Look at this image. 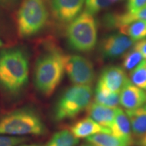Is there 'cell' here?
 Masks as SVG:
<instances>
[{
  "label": "cell",
  "mask_w": 146,
  "mask_h": 146,
  "mask_svg": "<svg viewBox=\"0 0 146 146\" xmlns=\"http://www.w3.org/2000/svg\"><path fill=\"white\" fill-rule=\"evenodd\" d=\"M29 58L22 47L0 50V89L5 96L16 98L29 81Z\"/></svg>",
  "instance_id": "6da1fadb"
},
{
  "label": "cell",
  "mask_w": 146,
  "mask_h": 146,
  "mask_svg": "<svg viewBox=\"0 0 146 146\" xmlns=\"http://www.w3.org/2000/svg\"><path fill=\"white\" fill-rule=\"evenodd\" d=\"M64 57L54 45L45 47L36 58L34 67L35 87L41 95L50 97L59 86L65 72Z\"/></svg>",
  "instance_id": "7a4b0ae2"
},
{
  "label": "cell",
  "mask_w": 146,
  "mask_h": 146,
  "mask_svg": "<svg viewBox=\"0 0 146 146\" xmlns=\"http://www.w3.org/2000/svg\"><path fill=\"white\" fill-rule=\"evenodd\" d=\"M46 132V127L40 115L31 108H20L0 117V135L41 136Z\"/></svg>",
  "instance_id": "3957f363"
},
{
  "label": "cell",
  "mask_w": 146,
  "mask_h": 146,
  "mask_svg": "<svg viewBox=\"0 0 146 146\" xmlns=\"http://www.w3.org/2000/svg\"><path fill=\"white\" fill-rule=\"evenodd\" d=\"M48 0H21L16 14V29L21 38L32 37L47 26L50 18Z\"/></svg>",
  "instance_id": "277c9868"
},
{
  "label": "cell",
  "mask_w": 146,
  "mask_h": 146,
  "mask_svg": "<svg viewBox=\"0 0 146 146\" xmlns=\"http://www.w3.org/2000/svg\"><path fill=\"white\" fill-rule=\"evenodd\" d=\"M66 39L72 50L90 52L98 42V23L92 14L84 11L68 24Z\"/></svg>",
  "instance_id": "5b68a950"
},
{
  "label": "cell",
  "mask_w": 146,
  "mask_h": 146,
  "mask_svg": "<svg viewBox=\"0 0 146 146\" xmlns=\"http://www.w3.org/2000/svg\"><path fill=\"white\" fill-rule=\"evenodd\" d=\"M93 89L89 85H74L61 95L54 108L56 121L72 119L85 110L91 102Z\"/></svg>",
  "instance_id": "8992f818"
},
{
  "label": "cell",
  "mask_w": 146,
  "mask_h": 146,
  "mask_svg": "<svg viewBox=\"0 0 146 146\" xmlns=\"http://www.w3.org/2000/svg\"><path fill=\"white\" fill-rule=\"evenodd\" d=\"M65 72L70 81L77 85L91 86L95 78L94 65L80 55H65Z\"/></svg>",
  "instance_id": "52a82bcc"
},
{
  "label": "cell",
  "mask_w": 146,
  "mask_h": 146,
  "mask_svg": "<svg viewBox=\"0 0 146 146\" xmlns=\"http://www.w3.org/2000/svg\"><path fill=\"white\" fill-rule=\"evenodd\" d=\"M133 43L130 38L120 33L111 34L100 41L98 50L104 59H115L125 54Z\"/></svg>",
  "instance_id": "ba28073f"
},
{
  "label": "cell",
  "mask_w": 146,
  "mask_h": 146,
  "mask_svg": "<svg viewBox=\"0 0 146 146\" xmlns=\"http://www.w3.org/2000/svg\"><path fill=\"white\" fill-rule=\"evenodd\" d=\"M52 15L60 23L69 24L81 13L85 0H48Z\"/></svg>",
  "instance_id": "9c48e42d"
},
{
  "label": "cell",
  "mask_w": 146,
  "mask_h": 146,
  "mask_svg": "<svg viewBox=\"0 0 146 146\" xmlns=\"http://www.w3.org/2000/svg\"><path fill=\"white\" fill-rule=\"evenodd\" d=\"M128 78L125 70L122 67L110 66L104 68L100 73L96 87L120 94Z\"/></svg>",
  "instance_id": "30bf717a"
},
{
  "label": "cell",
  "mask_w": 146,
  "mask_h": 146,
  "mask_svg": "<svg viewBox=\"0 0 146 146\" xmlns=\"http://www.w3.org/2000/svg\"><path fill=\"white\" fill-rule=\"evenodd\" d=\"M146 103V91L139 88L128 78L119 94V104L126 110L143 106Z\"/></svg>",
  "instance_id": "8fae6325"
},
{
  "label": "cell",
  "mask_w": 146,
  "mask_h": 146,
  "mask_svg": "<svg viewBox=\"0 0 146 146\" xmlns=\"http://www.w3.org/2000/svg\"><path fill=\"white\" fill-rule=\"evenodd\" d=\"M146 21V6L134 13L125 12L122 13L112 12L104 16L102 24L104 28L108 30L120 29L135 21Z\"/></svg>",
  "instance_id": "7c38bea8"
},
{
  "label": "cell",
  "mask_w": 146,
  "mask_h": 146,
  "mask_svg": "<svg viewBox=\"0 0 146 146\" xmlns=\"http://www.w3.org/2000/svg\"><path fill=\"white\" fill-rule=\"evenodd\" d=\"M110 130L112 135L127 142L129 145L133 144V136L130 121L125 112L120 108H116L114 121Z\"/></svg>",
  "instance_id": "4fadbf2b"
},
{
  "label": "cell",
  "mask_w": 146,
  "mask_h": 146,
  "mask_svg": "<svg viewBox=\"0 0 146 146\" xmlns=\"http://www.w3.org/2000/svg\"><path fill=\"white\" fill-rule=\"evenodd\" d=\"M116 110V108L108 107L96 102H91L86 109L89 117L102 127L108 129H110L114 121Z\"/></svg>",
  "instance_id": "5bb4252c"
},
{
  "label": "cell",
  "mask_w": 146,
  "mask_h": 146,
  "mask_svg": "<svg viewBox=\"0 0 146 146\" xmlns=\"http://www.w3.org/2000/svg\"><path fill=\"white\" fill-rule=\"evenodd\" d=\"M70 131L78 139L87 138L98 133H110V129L102 127L89 116L73 124L70 128Z\"/></svg>",
  "instance_id": "9a60e30c"
},
{
  "label": "cell",
  "mask_w": 146,
  "mask_h": 146,
  "mask_svg": "<svg viewBox=\"0 0 146 146\" xmlns=\"http://www.w3.org/2000/svg\"><path fill=\"white\" fill-rule=\"evenodd\" d=\"M126 114L130 121L133 136L137 140L146 135V107L126 110Z\"/></svg>",
  "instance_id": "2e32d148"
},
{
  "label": "cell",
  "mask_w": 146,
  "mask_h": 146,
  "mask_svg": "<svg viewBox=\"0 0 146 146\" xmlns=\"http://www.w3.org/2000/svg\"><path fill=\"white\" fill-rule=\"evenodd\" d=\"M120 33L127 36L133 42L146 39V21L139 20L119 29Z\"/></svg>",
  "instance_id": "e0dca14e"
},
{
  "label": "cell",
  "mask_w": 146,
  "mask_h": 146,
  "mask_svg": "<svg viewBox=\"0 0 146 146\" xmlns=\"http://www.w3.org/2000/svg\"><path fill=\"white\" fill-rule=\"evenodd\" d=\"M86 141L94 146H130L110 133H98L86 138Z\"/></svg>",
  "instance_id": "ac0fdd59"
},
{
  "label": "cell",
  "mask_w": 146,
  "mask_h": 146,
  "mask_svg": "<svg viewBox=\"0 0 146 146\" xmlns=\"http://www.w3.org/2000/svg\"><path fill=\"white\" fill-rule=\"evenodd\" d=\"M78 142V139L73 135L70 131L65 129L55 133L43 146H76Z\"/></svg>",
  "instance_id": "d6986e66"
},
{
  "label": "cell",
  "mask_w": 146,
  "mask_h": 146,
  "mask_svg": "<svg viewBox=\"0 0 146 146\" xmlns=\"http://www.w3.org/2000/svg\"><path fill=\"white\" fill-rule=\"evenodd\" d=\"M94 102L108 107L117 108L119 104V94L96 87Z\"/></svg>",
  "instance_id": "ffe728a7"
},
{
  "label": "cell",
  "mask_w": 146,
  "mask_h": 146,
  "mask_svg": "<svg viewBox=\"0 0 146 146\" xmlns=\"http://www.w3.org/2000/svg\"><path fill=\"white\" fill-rule=\"evenodd\" d=\"M131 83L139 88L146 91V60H143L130 72Z\"/></svg>",
  "instance_id": "44dd1931"
},
{
  "label": "cell",
  "mask_w": 146,
  "mask_h": 146,
  "mask_svg": "<svg viewBox=\"0 0 146 146\" xmlns=\"http://www.w3.org/2000/svg\"><path fill=\"white\" fill-rule=\"evenodd\" d=\"M120 1L122 0H85V12L94 15Z\"/></svg>",
  "instance_id": "7402d4cb"
},
{
  "label": "cell",
  "mask_w": 146,
  "mask_h": 146,
  "mask_svg": "<svg viewBox=\"0 0 146 146\" xmlns=\"http://www.w3.org/2000/svg\"><path fill=\"white\" fill-rule=\"evenodd\" d=\"M143 60L141 54L133 48L123 55V68L125 70H132Z\"/></svg>",
  "instance_id": "603a6c76"
},
{
  "label": "cell",
  "mask_w": 146,
  "mask_h": 146,
  "mask_svg": "<svg viewBox=\"0 0 146 146\" xmlns=\"http://www.w3.org/2000/svg\"><path fill=\"white\" fill-rule=\"evenodd\" d=\"M27 139L23 137H13L0 135V146H16L26 142Z\"/></svg>",
  "instance_id": "cb8c5ba5"
},
{
  "label": "cell",
  "mask_w": 146,
  "mask_h": 146,
  "mask_svg": "<svg viewBox=\"0 0 146 146\" xmlns=\"http://www.w3.org/2000/svg\"><path fill=\"white\" fill-rule=\"evenodd\" d=\"M146 6V0H127V12L134 13Z\"/></svg>",
  "instance_id": "d4e9b609"
},
{
  "label": "cell",
  "mask_w": 146,
  "mask_h": 146,
  "mask_svg": "<svg viewBox=\"0 0 146 146\" xmlns=\"http://www.w3.org/2000/svg\"><path fill=\"white\" fill-rule=\"evenodd\" d=\"M133 49L139 52L143 59L146 60V39L137 42L133 47Z\"/></svg>",
  "instance_id": "484cf974"
},
{
  "label": "cell",
  "mask_w": 146,
  "mask_h": 146,
  "mask_svg": "<svg viewBox=\"0 0 146 146\" xmlns=\"http://www.w3.org/2000/svg\"><path fill=\"white\" fill-rule=\"evenodd\" d=\"M21 0H0V7L6 9L12 10L18 4Z\"/></svg>",
  "instance_id": "4316f807"
},
{
  "label": "cell",
  "mask_w": 146,
  "mask_h": 146,
  "mask_svg": "<svg viewBox=\"0 0 146 146\" xmlns=\"http://www.w3.org/2000/svg\"><path fill=\"white\" fill-rule=\"evenodd\" d=\"M4 23H5V21H3V16H1V12H0V35H2L3 33V30L5 28L4 25H3Z\"/></svg>",
  "instance_id": "83f0119b"
},
{
  "label": "cell",
  "mask_w": 146,
  "mask_h": 146,
  "mask_svg": "<svg viewBox=\"0 0 146 146\" xmlns=\"http://www.w3.org/2000/svg\"><path fill=\"white\" fill-rule=\"evenodd\" d=\"M138 145L139 146H146V135L138 140Z\"/></svg>",
  "instance_id": "f1b7e54d"
},
{
  "label": "cell",
  "mask_w": 146,
  "mask_h": 146,
  "mask_svg": "<svg viewBox=\"0 0 146 146\" xmlns=\"http://www.w3.org/2000/svg\"><path fill=\"white\" fill-rule=\"evenodd\" d=\"M16 146H41L40 144H37V143H31V144H25V143H21L19 144V145H16Z\"/></svg>",
  "instance_id": "f546056e"
},
{
  "label": "cell",
  "mask_w": 146,
  "mask_h": 146,
  "mask_svg": "<svg viewBox=\"0 0 146 146\" xmlns=\"http://www.w3.org/2000/svg\"><path fill=\"white\" fill-rule=\"evenodd\" d=\"M3 45V42H2V41H1V39H0V47H1Z\"/></svg>",
  "instance_id": "4dcf8cb0"
},
{
  "label": "cell",
  "mask_w": 146,
  "mask_h": 146,
  "mask_svg": "<svg viewBox=\"0 0 146 146\" xmlns=\"http://www.w3.org/2000/svg\"><path fill=\"white\" fill-rule=\"evenodd\" d=\"M81 146H94V145H91V144L88 143V144H86V145H81Z\"/></svg>",
  "instance_id": "1f68e13d"
},
{
  "label": "cell",
  "mask_w": 146,
  "mask_h": 146,
  "mask_svg": "<svg viewBox=\"0 0 146 146\" xmlns=\"http://www.w3.org/2000/svg\"><path fill=\"white\" fill-rule=\"evenodd\" d=\"M144 106H145L146 107V103H145V105H144Z\"/></svg>",
  "instance_id": "d6a6232c"
}]
</instances>
